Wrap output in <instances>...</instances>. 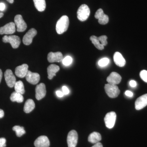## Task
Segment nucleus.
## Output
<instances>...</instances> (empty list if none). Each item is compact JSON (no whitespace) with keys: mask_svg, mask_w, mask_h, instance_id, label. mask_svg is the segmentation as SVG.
Segmentation results:
<instances>
[{"mask_svg":"<svg viewBox=\"0 0 147 147\" xmlns=\"http://www.w3.org/2000/svg\"><path fill=\"white\" fill-rule=\"evenodd\" d=\"M90 40L92 41V43L94 45L95 47L98 50H103L104 46L101 45V43H100V41L98 39V37L95 36H92L90 37Z\"/></svg>","mask_w":147,"mask_h":147,"instance_id":"nucleus-24","label":"nucleus"},{"mask_svg":"<svg viewBox=\"0 0 147 147\" xmlns=\"http://www.w3.org/2000/svg\"><path fill=\"white\" fill-rule=\"evenodd\" d=\"M90 14V8L86 5H82L77 11V18L81 21H86L89 16Z\"/></svg>","mask_w":147,"mask_h":147,"instance_id":"nucleus-2","label":"nucleus"},{"mask_svg":"<svg viewBox=\"0 0 147 147\" xmlns=\"http://www.w3.org/2000/svg\"><path fill=\"white\" fill-rule=\"evenodd\" d=\"M10 100L12 102H22L24 101V97L22 94L16 91L13 92L10 97Z\"/></svg>","mask_w":147,"mask_h":147,"instance_id":"nucleus-23","label":"nucleus"},{"mask_svg":"<svg viewBox=\"0 0 147 147\" xmlns=\"http://www.w3.org/2000/svg\"><path fill=\"white\" fill-rule=\"evenodd\" d=\"M6 140L4 138H0V147H5Z\"/></svg>","mask_w":147,"mask_h":147,"instance_id":"nucleus-33","label":"nucleus"},{"mask_svg":"<svg viewBox=\"0 0 147 147\" xmlns=\"http://www.w3.org/2000/svg\"><path fill=\"white\" fill-rule=\"evenodd\" d=\"M37 34V31L34 28H32L27 32L23 38V41L25 45H28L31 44L33 39Z\"/></svg>","mask_w":147,"mask_h":147,"instance_id":"nucleus-10","label":"nucleus"},{"mask_svg":"<svg viewBox=\"0 0 147 147\" xmlns=\"http://www.w3.org/2000/svg\"><path fill=\"white\" fill-rule=\"evenodd\" d=\"M105 90L107 95L112 98L117 97L120 93V91L117 86L108 83L105 84Z\"/></svg>","mask_w":147,"mask_h":147,"instance_id":"nucleus-3","label":"nucleus"},{"mask_svg":"<svg viewBox=\"0 0 147 147\" xmlns=\"http://www.w3.org/2000/svg\"><path fill=\"white\" fill-rule=\"evenodd\" d=\"M121 81V77L118 73L116 72H113L107 77V81L108 84L113 85H117Z\"/></svg>","mask_w":147,"mask_h":147,"instance_id":"nucleus-17","label":"nucleus"},{"mask_svg":"<svg viewBox=\"0 0 147 147\" xmlns=\"http://www.w3.org/2000/svg\"><path fill=\"white\" fill-rule=\"evenodd\" d=\"M63 59L62 54L60 52H50L47 55V60L50 63L60 62Z\"/></svg>","mask_w":147,"mask_h":147,"instance_id":"nucleus-12","label":"nucleus"},{"mask_svg":"<svg viewBox=\"0 0 147 147\" xmlns=\"http://www.w3.org/2000/svg\"><path fill=\"white\" fill-rule=\"evenodd\" d=\"M28 65L26 64H24L22 65L18 66L15 69V73L16 76L20 78H23L26 77L28 70Z\"/></svg>","mask_w":147,"mask_h":147,"instance_id":"nucleus-15","label":"nucleus"},{"mask_svg":"<svg viewBox=\"0 0 147 147\" xmlns=\"http://www.w3.org/2000/svg\"><path fill=\"white\" fill-rule=\"evenodd\" d=\"M78 136L75 130H71L69 132L67 137L68 147H76L78 142Z\"/></svg>","mask_w":147,"mask_h":147,"instance_id":"nucleus-8","label":"nucleus"},{"mask_svg":"<svg viewBox=\"0 0 147 147\" xmlns=\"http://www.w3.org/2000/svg\"><path fill=\"white\" fill-rule=\"evenodd\" d=\"M34 145L36 147H49L50 141L46 136H41L35 141Z\"/></svg>","mask_w":147,"mask_h":147,"instance_id":"nucleus-14","label":"nucleus"},{"mask_svg":"<svg viewBox=\"0 0 147 147\" xmlns=\"http://www.w3.org/2000/svg\"><path fill=\"white\" fill-rule=\"evenodd\" d=\"M16 31V25L13 22H10L0 28V34H11Z\"/></svg>","mask_w":147,"mask_h":147,"instance_id":"nucleus-9","label":"nucleus"},{"mask_svg":"<svg viewBox=\"0 0 147 147\" xmlns=\"http://www.w3.org/2000/svg\"><path fill=\"white\" fill-rule=\"evenodd\" d=\"M3 13H2V12H0V18H2L3 16Z\"/></svg>","mask_w":147,"mask_h":147,"instance_id":"nucleus-43","label":"nucleus"},{"mask_svg":"<svg viewBox=\"0 0 147 147\" xmlns=\"http://www.w3.org/2000/svg\"><path fill=\"white\" fill-rule=\"evenodd\" d=\"M92 147H102V145L101 143H100V142H98V143L95 144Z\"/></svg>","mask_w":147,"mask_h":147,"instance_id":"nucleus-39","label":"nucleus"},{"mask_svg":"<svg viewBox=\"0 0 147 147\" xmlns=\"http://www.w3.org/2000/svg\"><path fill=\"white\" fill-rule=\"evenodd\" d=\"M114 61L116 65L119 67H123L126 63L125 59L121 54L119 52H116L114 55Z\"/></svg>","mask_w":147,"mask_h":147,"instance_id":"nucleus-18","label":"nucleus"},{"mask_svg":"<svg viewBox=\"0 0 147 147\" xmlns=\"http://www.w3.org/2000/svg\"><path fill=\"white\" fill-rule=\"evenodd\" d=\"M59 69V67L56 65L52 64L49 65L47 68L48 79H53L54 76L56 75V73H57Z\"/></svg>","mask_w":147,"mask_h":147,"instance_id":"nucleus-19","label":"nucleus"},{"mask_svg":"<svg viewBox=\"0 0 147 147\" xmlns=\"http://www.w3.org/2000/svg\"><path fill=\"white\" fill-rule=\"evenodd\" d=\"M7 1L9 3H13V1H14L13 0H7Z\"/></svg>","mask_w":147,"mask_h":147,"instance_id":"nucleus-42","label":"nucleus"},{"mask_svg":"<svg viewBox=\"0 0 147 147\" xmlns=\"http://www.w3.org/2000/svg\"><path fill=\"white\" fill-rule=\"evenodd\" d=\"M69 25V19L68 16L64 15L57 22L56 31L58 34H62L66 31Z\"/></svg>","mask_w":147,"mask_h":147,"instance_id":"nucleus-1","label":"nucleus"},{"mask_svg":"<svg viewBox=\"0 0 147 147\" xmlns=\"http://www.w3.org/2000/svg\"><path fill=\"white\" fill-rule=\"evenodd\" d=\"M62 92L64 95L68 94L69 92V90L68 88L66 86H63Z\"/></svg>","mask_w":147,"mask_h":147,"instance_id":"nucleus-34","label":"nucleus"},{"mask_svg":"<svg viewBox=\"0 0 147 147\" xmlns=\"http://www.w3.org/2000/svg\"><path fill=\"white\" fill-rule=\"evenodd\" d=\"M63 64L65 66H68L70 65L72 62V59L70 56H67L64 59H63Z\"/></svg>","mask_w":147,"mask_h":147,"instance_id":"nucleus-29","label":"nucleus"},{"mask_svg":"<svg viewBox=\"0 0 147 147\" xmlns=\"http://www.w3.org/2000/svg\"><path fill=\"white\" fill-rule=\"evenodd\" d=\"M101 140V136L100 133L97 132H93L89 136L88 140V142L92 144H96Z\"/></svg>","mask_w":147,"mask_h":147,"instance_id":"nucleus-20","label":"nucleus"},{"mask_svg":"<svg viewBox=\"0 0 147 147\" xmlns=\"http://www.w3.org/2000/svg\"><path fill=\"white\" fill-rule=\"evenodd\" d=\"M2 71L1 69H0V83H1V79L2 78Z\"/></svg>","mask_w":147,"mask_h":147,"instance_id":"nucleus-41","label":"nucleus"},{"mask_svg":"<svg viewBox=\"0 0 147 147\" xmlns=\"http://www.w3.org/2000/svg\"><path fill=\"white\" fill-rule=\"evenodd\" d=\"M14 24L16 26V30L18 32L25 31L27 29V24L24 21L21 15H16L14 18Z\"/></svg>","mask_w":147,"mask_h":147,"instance_id":"nucleus-6","label":"nucleus"},{"mask_svg":"<svg viewBox=\"0 0 147 147\" xmlns=\"http://www.w3.org/2000/svg\"><path fill=\"white\" fill-rule=\"evenodd\" d=\"M129 85H130V86L134 88L137 86V84L135 81L134 80H131L129 82Z\"/></svg>","mask_w":147,"mask_h":147,"instance_id":"nucleus-37","label":"nucleus"},{"mask_svg":"<svg viewBox=\"0 0 147 147\" xmlns=\"http://www.w3.org/2000/svg\"><path fill=\"white\" fill-rule=\"evenodd\" d=\"M4 115L3 110L0 109V119L2 118Z\"/></svg>","mask_w":147,"mask_h":147,"instance_id":"nucleus-40","label":"nucleus"},{"mask_svg":"<svg viewBox=\"0 0 147 147\" xmlns=\"http://www.w3.org/2000/svg\"><path fill=\"white\" fill-rule=\"evenodd\" d=\"M12 129L16 132V136L18 137H21L26 133V131L23 127L16 125L13 127Z\"/></svg>","mask_w":147,"mask_h":147,"instance_id":"nucleus-26","label":"nucleus"},{"mask_svg":"<svg viewBox=\"0 0 147 147\" xmlns=\"http://www.w3.org/2000/svg\"><path fill=\"white\" fill-rule=\"evenodd\" d=\"M35 7L38 11H43L46 8L45 0H33Z\"/></svg>","mask_w":147,"mask_h":147,"instance_id":"nucleus-22","label":"nucleus"},{"mask_svg":"<svg viewBox=\"0 0 147 147\" xmlns=\"http://www.w3.org/2000/svg\"><path fill=\"white\" fill-rule=\"evenodd\" d=\"M125 94L127 96H129V97H132L133 96V94L132 92L130 91L127 90L125 92Z\"/></svg>","mask_w":147,"mask_h":147,"instance_id":"nucleus-38","label":"nucleus"},{"mask_svg":"<svg viewBox=\"0 0 147 147\" xmlns=\"http://www.w3.org/2000/svg\"><path fill=\"white\" fill-rule=\"evenodd\" d=\"M140 76L141 79H142L144 82L147 83V71H146V70H142V71L140 72Z\"/></svg>","mask_w":147,"mask_h":147,"instance_id":"nucleus-31","label":"nucleus"},{"mask_svg":"<svg viewBox=\"0 0 147 147\" xmlns=\"http://www.w3.org/2000/svg\"><path fill=\"white\" fill-rule=\"evenodd\" d=\"M5 79L7 86L9 88H13L16 83V79L11 69H7L4 73Z\"/></svg>","mask_w":147,"mask_h":147,"instance_id":"nucleus-7","label":"nucleus"},{"mask_svg":"<svg viewBox=\"0 0 147 147\" xmlns=\"http://www.w3.org/2000/svg\"><path fill=\"white\" fill-rule=\"evenodd\" d=\"M56 93V94L57 95L58 97L60 98L62 97L64 95L63 92L61 91H57Z\"/></svg>","mask_w":147,"mask_h":147,"instance_id":"nucleus-35","label":"nucleus"},{"mask_svg":"<svg viewBox=\"0 0 147 147\" xmlns=\"http://www.w3.org/2000/svg\"><path fill=\"white\" fill-rule=\"evenodd\" d=\"M98 39L101 45H103V46H106L108 44V41L107 40L108 37L106 36L102 35L98 37Z\"/></svg>","mask_w":147,"mask_h":147,"instance_id":"nucleus-30","label":"nucleus"},{"mask_svg":"<svg viewBox=\"0 0 147 147\" xmlns=\"http://www.w3.org/2000/svg\"><path fill=\"white\" fill-rule=\"evenodd\" d=\"M26 78L29 83L33 85H36L39 82L40 76L38 73H34L28 70L26 75Z\"/></svg>","mask_w":147,"mask_h":147,"instance_id":"nucleus-13","label":"nucleus"},{"mask_svg":"<svg viewBox=\"0 0 147 147\" xmlns=\"http://www.w3.org/2000/svg\"><path fill=\"white\" fill-rule=\"evenodd\" d=\"M36 98L37 100H41L45 97L46 93V87L45 84L40 83L39 85H37L35 89Z\"/></svg>","mask_w":147,"mask_h":147,"instance_id":"nucleus-11","label":"nucleus"},{"mask_svg":"<svg viewBox=\"0 0 147 147\" xmlns=\"http://www.w3.org/2000/svg\"><path fill=\"white\" fill-rule=\"evenodd\" d=\"M109 62H110V60L108 58H102L98 61V64L100 67H103L106 66V65H108V63H109Z\"/></svg>","mask_w":147,"mask_h":147,"instance_id":"nucleus-28","label":"nucleus"},{"mask_svg":"<svg viewBox=\"0 0 147 147\" xmlns=\"http://www.w3.org/2000/svg\"><path fill=\"white\" fill-rule=\"evenodd\" d=\"M147 105V94L143 95L138 98L135 102V108L137 110H140Z\"/></svg>","mask_w":147,"mask_h":147,"instance_id":"nucleus-16","label":"nucleus"},{"mask_svg":"<svg viewBox=\"0 0 147 147\" xmlns=\"http://www.w3.org/2000/svg\"><path fill=\"white\" fill-rule=\"evenodd\" d=\"M34 101L31 99H29L25 102L24 106V111L25 113H30L35 108Z\"/></svg>","mask_w":147,"mask_h":147,"instance_id":"nucleus-21","label":"nucleus"},{"mask_svg":"<svg viewBox=\"0 0 147 147\" xmlns=\"http://www.w3.org/2000/svg\"><path fill=\"white\" fill-rule=\"evenodd\" d=\"M14 87L15 91L19 93L22 95L25 93V90L24 84L21 81L16 82Z\"/></svg>","mask_w":147,"mask_h":147,"instance_id":"nucleus-25","label":"nucleus"},{"mask_svg":"<svg viewBox=\"0 0 147 147\" xmlns=\"http://www.w3.org/2000/svg\"><path fill=\"white\" fill-rule=\"evenodd\" d=\"M108 21H109V17L108 15L105 14H104L103 16L98 19V23L101 25H105L108 24Z\"/></svg>","mask_w":147,"mask_h":147,"instance_id":"nucleus-27","label":"nucleus"},{"mask_svg":"<svg viewBox=\"0 0 147 147\" xmlns=\"http://www.w3.org/2000/svg\"><path fill=\"white\" fill-rule=\"evenodd\" d=\"M104 14L105 13H104L102 9H98L97 11L96 12L95 14V18L98 19L100 17L103 16Z\"/></svg>","mask_w":147,"mask_h":147,"instance_id":"nucleus-32","label":"nucleus"},{"mask_svg":"<svg viewBox=\"0 0 147 147\" xmlns=\"http://www.w3.org/2000/svg\"><path fill=\"white\" fill-rule=\"evenodd\" d=\"M117 118L116 113L110 112L106 114L104 118L105 125L108 128H113L115 125Z\"/></svg>","mask_w":147,"mask_h":147,"instance_id":"nucleus-5","label":"nucleus"},{"mask_svg":"<svg viewBox=\"0 0 147 147\" xmlns=\"http://www.w3.org/2000/svg\"><path fill=\"white\" fill-rule=\"evenodd\" d=\"M3 42H9L11 45V47L14 49H16L19 47L21 43V39L19 37L16 35H5L2 38Z\"/></svg>","mask_w":147,"mask_h":147,"instance_id":"nucleus-4","label":"nucleus"},{"mask_svg":"<svg viewBox=\"0 0 147 147\" xmlns=\"http://www.w3.org/2000/svg\"><path fill=\"white\" fill-rule=\"evenodd\" d=\"M6 8L5 5L3 3H0V11H3Z\"/></svg>","mask_w":147,"mask_h":147,"instance_id":"nucleus-36","label":"nucleus"}]
</instances>
